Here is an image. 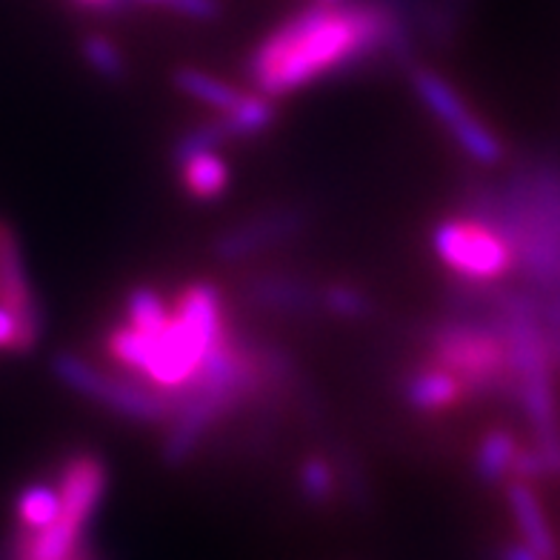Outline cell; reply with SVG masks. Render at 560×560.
Here are the masks:
<instances>
[{
  "label": "cell",
  "instance_id": "obj_1",
  "mask_svg": "<svg viewBox=\"0 0 560 560\" xmlns=\"http://www.w3.org/2000/svg\"><path fill=\"white\" fill-rule=\"evenodd\" d=\"M375 58H389L406 72L415 67V23L400 3L315 0L260 37L246 58V78L255 92L278 101Z\"/></svg>",
  "mask_w": 560,
  "mask_h": 560
},
{
  "label": "cell",
  "instance_id": "obj_2",
  "mask_svg": "<svg viewBox=\"0 0 560 560\" xmlns=\"http://www.w3.org/2000/svg\"><path fill=\"white\" fill-rule=\"evenodd\" d=\"M226 335L223 298L214 283L195 280L177 295L170 324L158 335H140L132 326H115L106 338V352L129 375L155 389L175 392L192 381L203 358Z\"/></svg>",
  "mask_w": 560,
  "mask_h": 560
},
{
  "label": "cell",
  "instance_id": "obj_3",
  "mask_svg": "<svg viewBox=\"0 0 560 560\" xmlns=\"http://www.w3.org/2000/svg\"><path fill=\"white\" fill-rule=\"evenodd\" d=\"M423 343L429 361L457 377L464 400L515 395L506 335L492 317L457 315L432 324L423 332Z\"/></svg>",
  "mask_w": 560,
  "mask_h": 560
},
{
  "label": "cell",
  "instance_id": "obj_4",
  "mask_svg": "<svg viewBox=\"0 0 560 560\" xmlns=\"http://www.w3.org/2000/svg\"><path fill=\"white\" fill-rule=\"evenodd\" d=\"M60 517L49 529L35 535H15L9 560H72L81 552L83 532L104 501L109 472L95 452H72L58 466Z\"/></svg>",
  "mask_w": 560,
  "mask_h": 560
},
{
  "label": "cell",
  "instance_id": "obj_5",
  "mask_svg": "<svg viewBox=\"0 0 560 560\" xmlns=\"http://www.w3.org/2000/svg\"><path fill=\"white\" fill-rule=\"evenodd\" d=\"M52 375L74 395L104 406L118 418L135 420V423H166L175 415V400L170 392L155 389L135 375L104 372L78 352L55 354Z\"/></svg>",
  "mask_w": 560,
  "mask_h": 560
},
{
  "label": "cell",
  "instance_id": "obj_6",
  "mask_svg": "<svg viewBox=\"0 0 560 560\" xmlns=\"http://www.w3.org/2000/svg\"><path fill=\"white\" fill-rule=\"evenodd\" d=\"M432 249L438 260L464 283L487 287L515 272V255L506 237L469 214L438 223L432 232Z\"/></svg>",
  "mask_w": 560,
  "mask_h": 560
},
{
  "label": "cell",
  "instance_id": "obj_7",
  "mask_svg": "<svg viewBox=\"0 0 560 560\" xmlns=\"http://www.w3.org/2000/svg\"><path fill=\"white\" fill-rule=\"evenodd\" d=\"M409 83H412L420 104L427 106L429 115L450 132V138L469 161L478 163V166L503 163V158H506L503 140L469 109L460 92L441 72L429 67H412L409 69Z\"/></svg>",
  "mask_w": 560,
  "mask_h": 560
},
{
  "label": "cell",
  "instance_id": "obj_8",
  "mask_svg": "<svg viewBox=\"0 0 560 560\" xmlns=\"http://www.w3.org/2000/svg\"><path fill=\"white\" fill-rule=\"evenodd\" d=\"M310 226V212L303 207H275L252 214L235 226L223 229L212 241V255L221 264H241L269 249L292 244Z\"/></svg>",
  "mask_w": 560,
  "mask_h": 560
},
{
  "label": "cell",
  "instance_id": "obj_9",
  "mask_svg": "<svg viewBox=\"0 0 560 560\" xmlns=\"http://www.w3.org/2000/svg\"><path fill=\"white\" fill-rule=\"evenodd\" d=\"M0 306L12 312L21 326L18 354L35 352L46 329L44 310L37 303L30 272H26L21 241L7 221H0Z\"/></svg>",
  "mask_w": 560,
  "mask_h": 560
},
{
  "label": "cell",
  "instance_id": "obj_10",
  "mask_svg": "<svg viewBox=\"0 0 560 560\" xmlns=\"http://www.w3.org/2000/svg\"><path fill=\"white\" fill-rule=\"evenodd\" d=\"M244 298L255 310L283 317H315L324 312V289L301 275L260 272L244 283Z\"/></svg>",
  "mask_w": 560,
  "mask_h": 560
},
{
  "label": "cell",
  "instance_id": "obj_11",
  "mask_svg": "<svg viewBox=\"0 0 560 560\" xmlns=\"http://www.w3.org/2000/svg\"><path fill=\"white\" fill-rule=\"evenodd\" d=\"M506 503L512 509V517H515L517 532H521V540L529 546L532 552L538 555L540 560H560V546L555 540V532L549 526V517H546L544 506H540V498L535 492V483H526V480L509 478L506 480Z\"/></svg>",
  "mask_w": 560,
  "mask_h": 560
},
{
  "label": "cell",
  "instance_id": "obj_12",
  "mask_svg": "<svg viewBox=\"0 0 560 560\" xmlns=\"http://www.w3.org/2000/svg\"><path fill=\"white\" fill-rule=\"evenodd\" d=\"M400 395L415 412H443V409L455 406L457 400H464V389L457 384V377L432 361L412 369L404 377Z\"/></svg>",
  "mask_w": 560,
  "mask_h": 560
},
{
  "label": "cell",
  "instance_id": "obj_13",
  "mask_svg": "<svg viewBox=\"0 0 560 560\" xmlns=\"http://www.w3.org/2000/svg\"><path fill=\"white\" fill-rule=\"evenodd\" d=\"M177 175H180V186L189 198L214 200L229 189L232 172L218 152H200L189 161L177 163Z\"/></svg>",
  "mask_w": 560,
  "mask_h": 560
},
{
  "label": "cell",
  "instance_id": "obj_14",
  "mask_svg": "<svg viewBox=\"0 0 560 560\" xmlns=\"http://www.w3.org/2000/svg\"><path fill=\"white\" fill-rule=\"evenodd\" d=\"M521 452L515 435L509 429H492L480 438L478 450H475V475L478 480L494 487V483H506L515 469V457Z\"/></svg>",
  "mask_w": 560,
  "mask_h": 560
},
{
  "label": "cell",
  "instance_id": "obj_15",
  "mask_svg": "<svg viewBox=\"0 0 560 560\" xmlns=\"http://www.w3.org/2000/svg\"><path fill=\"white\" fill-rule=\"evenodd\" d=\"M15 517V535H35V532L49 529L60 517L58 483H44V480L30 483V487L18 494Z\"/></svg>",
  "mask_w": 560,
  "mask_h": 560
},
{
  "label": "cell",
  "instance_id": "obj_16",
  "mask_svg": "<svg viewBox=\"0 0 560 560\" xmlns=\"http://www.w3.org/2000/svg\"><path fill=\"white\" fill-rule=\"evenodd\" d=\"M172 83L177 86V92H184L186 97H192V101H198V104L209 106V109L214 112H221V115L232 109V106L241 101V95H244V92L232 86V83L221 81V78H214V74L195 67L175 69Z\"/></svg>",
  "mask_w": 560,
  "mask_h": 560
},
{
  "label": "cell",
  "instance_id": "obj_17",
  "mask_svg": "<svg viewBox=\"0 0 560 560\" xmlns=\"http://www.w3.org/2000/svg\"><path fill=\"white\" fill-rule=\"evenodd\" d=\"M275 118H278V115H275V101L272 97L260 95V92H244L241 101L221 115L232 140L255 138V135L266 132V129L275 124Z\"/></svg>",
  "mask_w": 560,
  "mask_h": 560
},
{
  "label": "cell",
  "instance_id": "obj_18",
  "mask_svg": "<svg viewBox=\"0 0 560 560\" xmlns=\"http://www.w3.org/2000/svg\"><path fill=\"white\" fill-rule=\"evenodd\" d=\"M172 306L163 301L161 292L149 287H138L126 295V315L124 324L132 326L140 335H158L163 326L170 324Z\"/></svg>",
  "mask_w": 560,
  "mask_h": 560
},
{
  "label": "cell",
  "instance_id": "obj_19",
  "mask_svg": "<svg viewBox=\"0 0 560 560\" xmlns=\"http://www.w3.org/2000/svg\"><path fill=\"white\" fill-rule=\"evenodd\" d=\"M298 489H301L303 501L312 503V506H326V503L332 501L335 492L340 489L338 469H335L332 457H303V464L298 466Z\"/></svg>",
  "mask_w": 560,
  "mask_h": 560
},
{
  "label": "cell",
  "instance_id": "obj_20",
  "mask_svg": "<svg viewBox=\"0 0 560 560\" xmlns=\"http://www.w3.org/2000/svg\"><path fill=\"white\" fill-rule=\"evenodd\" d=\"M81 55L83 60L89 63V69L106 83H120L126 81V74H129V63H126L124 52L118 49L115 40H109L101 32H92L81 40Z\"/></svg>",
  "mask_w": 560,
  "mask_h": 560
},
{
  "label": "cell",
  "instance_id": "obj_21",
  "mask_svg": "<svg viewBox=\"0 0 560 560\" xmlns=\"http://www.w3.org/2000/svg\"><path fill=\"white\" fill-rule=\"evenodd\" d=\"M232 135H229L226 124L221 118L214 120H203V124L192 126V129H186L180 138L175 140V147H172V161L184 163L189 158L200 155V152H218L223 143H229Z\"/></svg>",
  "mask_w": 560,
  "mask_h": 560
},
{
  "label": "cell",
  "instance_id": "obj_22",
  "mask_svg": "<svg viewBox=\"0 0 560 560\" xmlns=\"http://www.w3.org/2000/svg\"><path fill=\"white\" fill-rule=\"evenodd\" d=\"M324 312L340 320H363L372 312V301L349 283H332L324 289Z\"/></svg>",
  "mask_w": 560,
  "mask_h": 560
},
{
  "label": "cell",
  "instance_id": "obj_23",
  "mask_svg": "<svg viewBox=\"0 0 560 560\" xmlns=\"http://www.w3.org/2000/svg\"><path fill=\"white\" fill-rule=\"evenodd\" d=\"M138 7H158L166 9L172 15L192 18V21H214L221 18V0H132Z\"/></svg>",
  "mask_w": 560,
  "mask_h": 560
},
{
  "label": "cell",
  "instance_id": "obj_24",
  "mask_svg": "<svg viewBox=\"0 0 560 560\" xmlns=\"http://www.w3.org/2000/svg\"><path fill=\"white\" fill-rule=\"evenodd\" d=\"M335 469H338L340 489H343L358 506L369 503L366 472H363V466L358 464V457H352L349 452H340V455L335 457Z\"/></svg>",
  "mask_w": 560,
  "mask_h": 560
},
{
  "label": "cell",
  "instance_id": "obj_25",
  "mask_svg": "<svg viewBox=\"0 0 560 560\" xmlns=\"http://www.w3.org/2000/svg\"><path fill=\"white\" fill-rule=\"evenodd\" d=\"M18 340H21V326H18L15 315L0 306V349L18 354Z\"/></svg>",
  "mask_w": 560,
  "mask_h": 560
},
{
  "label": "cell",
  "instance_id": "obj_26",
  "mask_svg": "<svg viewBox=\"0 0 560 560\" xmlns=\"http://www.w3.org/2000/svg\"><path fill=\"white\" fill-rule=\"evenodd\" d=\"M72 3L86 12H97V15H118L132 0H72Z\"/></svg>",
  "mask_w": 560,
  "mask_h": 560
},
{
  "label": "cell",
  "instance_id": "obj_27",
  "mask_svg": "<svg viewBox=\"0 0 560 560\" xmlns=\"http://www.w3.org/2000/svg\"><path fill=\"white\" fill-rule=\"evenodd\" d=\"M501 560H540L538 555L532 552L524 540H515V544H506L501 549Z\"/></svg>",
  "mask_w": 560,
  "mask_h": 560
},
{
  "label": "cell",
  "instance_id": "obj_28",
  "mask_svg": "<svg viewBox=\"0 0 560 560\" xmlns=\"http://www.w3.org/2000/svg\"><path fill=\"white\" fill-rule=\"evenodd\" d=\"M72 560H97V558H95V555H92V552H89V549H83V546H81V552L74 555Z\"/></svg>",
  "mask_w": 560,
  "mask_h": 560
},
{
  "label": "cell",
  "instance_id": "obj_29",
  "mask_svg": "<svg viewBox=\"0 0 560 560\" xmlns=\"http://www.w3.org/2000/svg\"><path fill=\"white\" fill-rule=\"evenodd\" d=\"M320 3H343V0H320Z\"/></svg>",
  "mask_w": 560,
  "mask_h": 560
}]
</instances>
